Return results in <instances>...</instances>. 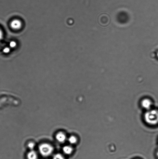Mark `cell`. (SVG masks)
I'll use <instances>...</instances> for the list:
<instances>
[{
  "label": "cell",
  "instance_id": "6da1fadb",
  "mask_svg": "<svg viewBox=\"0 0 158 159\" xmlns=\"http://www.w3.org/2000/svg\"><path fill=\"white\" fill-rule=\"evenodd\" d=\"M146 122L151 125H155L158 123V112L156 110L148 111L145 115Z\"/></svg>",
  "mask_w": 158,
  "mask_h": 159
},
{
  "label": "cell",
  "instance_id": "7a4b0ae2",
  "mask_svg": "<svg viewBox=\"0 0 158 159\" xmlns=\"http://www.w3.org/2000/svg\"><path fill=\"white\" fill-rule=\"evenodd\" d=\"M39 150L43 156L46 157L52 154L53 151V148L50 144L48 143H43L39 146Z\"/></svg>",
  "mask_w": 158,
  "mask_h": 159
},
{
  "label": "cell",
  "instance_id": "3957f363",
  "mask_svg": "<svg viewBox=\"0 0 158 159\" xmlns=\"http://www.w3.org/2000/svg\"><path fill=\"white\" fill-rule=\"evenodd\" d=\"M141 105L143 108L147 110H149L152 106V102L149 99H145L142 101Z\"/></svg>",
  "mask_w": 158,
  "mask_h": 159
},
{
  "label": "cell",
  "instance_id": "277c9868",
  "mask_svg": "<svg viewBox=\"0 0 158 159\" xmlns=\"http://www.w3.org/2000/svg\"><path fill=\"white\" fill-rule=\"evenodd\" d=\"M56 139L59 142L63 143L66 141V136L62 132H59L56 135Z\"/></svg>",
  "mask_w": 158,
  "mask_h": 159
},
{
  "label": "cell",
  "instance_id": "5b68a950",
  "mask_svg": "<svg viewBox=\"0 0 158 159\" xmlns=\"http://www.w3.org/2000/svg\"><path fill=\"white\" fill-rule=\"evenodd\" d=\"M27 157L28 159H37L38 155L35 151H32L28 153Z\"/></svg>",
  "mask_w": 158,
  "mask_h": 159
},
{
  "label": "cell",
  "instance_id": "8992f818",
  "mask_svg": "<svg viewBox=\"0 0 158 159\" xmlns=\"http://www.w3.org/2000/svg\"><path fill=\"white\" fill-rule=\"evenodd\" d=\"M63 152L66 155H70L73 152V149L70 146H66L63 148Z\"/></svg>",
  "mask_w": 158,
  "mask_h": 159
},
{
  "label": "cell",
  "instance_id": "52a82bcc",
  "mask_svg": "<svg viewBox=\"0 0 158 159\" xmlns=\"http://www.w3.org/2000/svg\"><path fill=\"white\" fill-rule=\"evenodd\" d=\"M68 141L70 143V144H75L77 142V139L75 136H71L69 138Z\"/></svg>",
  "mask_w": 158,
  "mask_h": 159
},
{
  "label": "cell",
  "instance_id": "ba28073f",
  "mask_svg": "<svg viewBox=\"0 0 158 159\" xmlns=\"http://www.w3.org/2000/svg\"><path fill=\"white\" fill-rule=\"evenodd\" d=\"M53 159H65V158L61 154H57L54 156Z\"/></svg>",
  "mask_w": 158,
  "mask_h": 159
},
{
  "label": "cell",
  "instance_id": "9c48e42d",
  "mask_svg": "<svg viewBox=\"0 0 158 159\" xmlns=\"http://www.w3.org/2000/svg\"><path fill=\"white\" fill-rule=\"evenodd\" d=\"M35 143H29L28 145V146L29 148V149H32L34 148H35Z\"/></svg>",
  "mask_w": 158,
  "mask_h": 159
},
{
  "label": "cell",
  "instance_id": "30bf717a",
  "mask_svg": "<svg viewBox=\"0 0 158 159\" xmlns=\"http://www.w3.org/2000/svg\"><path fill=\"white\" fill-rule=\"evenodd\" d=\"M2 31L1 30H0V40H1L2 38Z\"/></svg>",
  "mask_w": 158,
  "mask_h": 159
},
{
  "label": "cell",
  "instance_id": "8fae6325",
  "mask_svg": "<svg viewBox=\"0 0 158 159\" xmlns=\"http://www.w3.org/2000/svg\"><path fill=\"white\" fill-rule=\"evenodd\" d=\"M157 157H158V152H157Z\"/></svg>",
  "mask_w": 158,
  "mask_h": 159
}]
</instances>
